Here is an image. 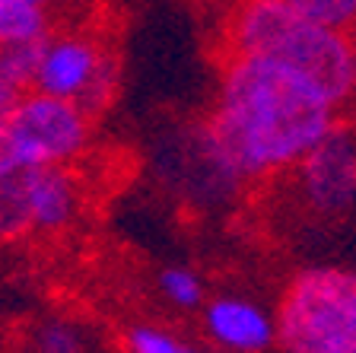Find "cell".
<instances>
[{"instance_id":"cell-1","label":"cell","mask_w":356,"mask_h":353,"mask_svg":"<svg viewBox=\"0 0 356 353\" xmlns=\"http://www.w3.org/2000/svg\"><path fill=\"white\" fill-rule=\"evenodd\" d=\"M337 102L296 67L226 52L197 147L229 185L293 172L331 127Z\"/></svg>"},{"instance_id":"cell-2","label":"cell","mask_w":356,"mask_h":353,"mask_svg":"<svg viewBox=\"0 0 356 353\" xmlns=\"http://www.w3.org/2000/svg\"><path fill=\"white\" fill-rule=\"evenodd\" d=\"M226 52L296 67L341 105L353 96V38L305 16L289 0H238L226 22Z\"/></svg>"},{"instance_id":"cell-3","label":"cell","mask_w":356,"mask_h":353,"mask_svg":"<svg viewBox=\"0 0 356 353\" xmlns=\"http://www.w3.org/2000/svg\"><path fill=\"white\" fill-rule=\"evenodd\" d=\"M277 344L289 353H356V271H299L277 309Z\"/></svg>"},{"instance_id":"cell-4","label":"cell","mask_w":356,"mask_h":353,"mask_svg":"<svg viewBox=\"0 0 356 353\" xmlns=\"http://www.w3.org/2000/svg\"><path fill=\"white\" fill-rule=\"evenodd\" d=\"M3 121L22 169L74 166L92 143V111L42 89H26Z\"/></svg>"},{"instance_id":"cell-5","label":"cell","mask_w":356,"mask_h":353,"mask_svg":"<svg viewBox=\"0 0 356 353\" xmlns=\"http://www.w3.org/2000/svg\"><path fill=\"white\" fill-rule=\"evenodd\" d=\"M115 83H118L115 58L102 45V38L76 29L44 36L32 89L99 111L108 105Z\"/></svg>"},{"instance_id":"cell-6","label":"cell","mask_w":356,"mask_h":353,"mask_svg":"<svg viewBox=\"0 0 356 353\" xmlns=\"http://www.w3.org/2000/svg\"><path fill=\"white\" fill-rule=\"evenodd\" d=\"M299 194L312 214L341 217L356 204V131L334 125L293 166Z\"/></svg>"},{"instance_id":"cell-7","label":"cell","mask_w":356,"mask_h":353,"mask_svg":"<svg viewBox=\"0 0 356 353\" xmlns=\"http://www.w3.org/2000/svg\"><path fill=\"white\" fill-rule=\"evenodd\" d=\"M204 334L213 347L232 353H261L277 344V315L245 296H216L200 312Z\"/></svg>"},{"instance_id":"cell-8","label":"cell","mask_w":356,"mask_h":353,"mask_svg":"<svg viewBox=\"0 0 356 353\" xmlns=\"http://www.w3.org/2000/svg\"><path fill=\"white\" fill-rule=\"evenodd\" d=\"M26 207L32 235H58L76 223L83 210V185L70 166H35L22 169Z\"/></svg>"},{"instance_id":"cell-9","label":"cell","mask_w":356,"mask_h":353,"mask_svg":"<svg viewBox=\"0 0 356 353\" xmlns=\"http://www.w3.org/2000/svg\"><path fill=\"white\" fill-rule=\"evenodd\" d=\"M29 347L42 353H83L96 350L99 334L96 328L74 315H42L29 328Z\"/></svg>"},{"instance_id":"cell-10","label":"cell","mask_w":356,"mask_h":353,"mask_svg":"<svg viewBox=\"0 0 356 353\" xmlns=\"http://www.w3.org/2000/svg\"><path fill=\"white\" fill-rule=\"evenodd\" d=\"M32 235L29 207H26V188H22V169L0 178V242H16Z\"/></svg>"},{"instance_id":"cell-11","label":"cell","mask_w":356,"mask_h":353,"mask_svg":"<svg viewBox=\"0 0 356 353\" xmlns=\"http://www.w3.org/2000/svg\"><path fill=\"white\" fill-rule=\"evenodd\" d=\"M121 347L131 353H188L194 350L191 340H185V334L169 328L159 322H137L131 324L121 338Z\"/></svg>"},{"instance_id":"cell-12","label":"cell","mask_w":356,"mask_h":353,"mask_svg":"<svg viewBox=\"0 0 356 353\" xmlns=\"http://www.w3.org/2000/svg\"><path fill=\"white\" fill-rule=\"evenodd\" d=\"M42 42H13V45H0V77L10 80L16 89H32L38 70V58H42Z\"/></svg>"},{"instance_id":"cell-13","label":"cell","mask_w":356,"mask_h":353,"mask_svg":"<svg viewBox=\"0 0 356 353\" xmlns=\"http://www.w3.org/2000/svg\"><path fill=\"white\" fill-rule=\"evenodd\" d=\"M159 293L178 312H194L204 306V280L191 271V267H165L159 274Z\"/></svg>"},{"instance_id":"cell-14","label":"cell","mask_w":356,"mask_h":353,"mask_svg":"<svg viewBox=\"0 0 356 353\" xmlns=\"http://www.w3.org/2000/svg\"><path fill=\"white\" fill-rule=\"evenodd\" d=\"M289 3L331 29L356 32V0H289Z\"/></svg>"},{"instance_id":"cell-15","label":"cell","mask_w":356,"mask_h":353,"mask_svg":"<svg viewBox=\"0 0 356 353\" xmlns=\"http://www.w3.org/2000/svg\"><path fill=\"white\" fill-rule=\"evenodd\" d=\"M19 159H16V150H13V140H10V131H7V121L0 115V178L13 175L19 172Z\"/></svg>"},{"instance_id":"cell-16","label":"cell","mask_w":356,"mask_h":353,"mask_svg":"<svg viewBox=\"0 0 356 353\" xmlns=\"http://www.w3.org/2000/svg\"><path fill=\"white\" fill-rule=\"evenodd\" d=\"M19 96H22V89H16L10 80H3V77H0V115H7Z\"/></svg>"},{"instance_id":"cell-17","label":"cell","mask_w":356,"mask_h":353,"mask_svg":"<svg viewBox=\"0 0 356 353\" xmlns=\"http://www.w3.org/2000/svg\"><path fill=\"white\" fill-rule=\"evenodd\" d=\"M350 38H353V93H356V32Z\"/></svg>"},{"instance_id":"cell-18","label":"cell","mask_w":356,"mask_h":353,"mask_svg":"<svg viewBox=\"0 0 356 353\" xmlns=\"http://www.w3.org/2000/svg\"><path fill=\"white\" fill-rule=\"evenodd\" d=\"M32 3H42V7H54V3H60V0H32Z\"/></svg>"}]
</instances>
